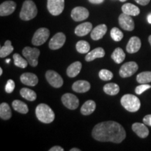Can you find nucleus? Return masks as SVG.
I'll return each mask as SVG.
<instances>
[{
  "instance_id": "c85d7f7f",
  "label": "nucleus",
  "mask_w": 151,
  "mask_h": 151,
  "mask_svg": "<svg viewBox=\"0 0 151 151\" xmlns=\"http://www.w3.org/2000/svg\"><path fill=\"white\" fill-rule=\"evenodd\" d=\"M20 95L27 101H33L37 99V93L34 90L27 88H23L20 91Z\"/></svg>"
},
{
  "instance_id": "b1692460",
  "label": "nucleus",
  "mask_w": 151,
  "mask_h": 151,
  "mask_svg": "<svg viewBox=\"0 0 151 151\" xmlns=\"http://www.w3.org/2000/svg\"><path fill=\"white\" fill-rule=\"evenodd\" d=\"M96 103L93 100H88L81 109V113L84 116H89L95 111Z\"/></svg>"
},
{
  "instance_id": "cd10ccee",
  "label": "nucleus",
  "mask_w": 151,
  "mask_h": 151,
  "mask_svg": "<svg viewBox=\"0 0 151 151\" xmlns=\"http://www.w3.org/2000/svg\"><path fill=\"white\" fill-rule=\"evenodd\" d=\"M111 58L117 64H120L125 59V53L122 48H117L111 54Z\"/></svg>"
},
{
  "instance_id": "79ce46f5",
  "label": "nucleus",
  "mask_w": 151,
  "mask_h": 151,
  "mask_svg": "<svg viewBox=\"0 0 151 151\" xmlns=\"http://www.w3.org/2000/svg\"><path fill=\"white\" fill-rule=\"evenodd\" d=\"M147 20H148V22L149 23L151 24V13L148 15V17H147Z\"/></svg>"
},
{
  "instance_id": "7c9ffc66",
  "label": "nucleus",
  "mask_w": 151,
  "mask_h": 151,
  "mask_svg": "<svg viewBox=\"0 0 151 151\" xmlns=\"http://www.w3.org/2000/svg\"><path fill=\"white\" fill-rule=\"evenodd\" d=\"M137 81L140 84H147L151 82V71H143L137 76Z\"/></svg>"
},
{
  "instance_id": "4c0bfd02",
  "label": "nucleus",
  "mask_w": 151,
  "mask_h": 151,
  "mask_svg": "<svg viewBox=\"0 0 151 151\" xmlns=\"http://www.w3.org/2000/svg\"><path fill=\"white\" fill-rule=\"evenodd\" d=\"M143 123L151 127V114L146 115L143 119Z\"/></svg>"
},
{
  "instance_id": "a878e982",
  "label": "nucleus",
  "mask_w": 151,
  "mask_h": 151,
  "mask_svg": "<svg viewBox=\"0 0 151 151\" xmlns=\"http://www.w3.org/2000/svg\"><path fill=\"white\" fill-rule=\"evenodd\" d=\"M12 106L15 111L22 114H26L29 111L27 105L20 100H14L12 102Z\"/></svg>"
},
{
  "instance_id": "ea45409f",
  "label": "nucleus",
  "mask_w": 151,
  "mask_h": 151,
  "mask_svg": "<svg viewBox=\"0 0 151 151\" xmlns=\"http://www.w3.org/2000/svg\"><path fill=\"white\" fill-rule=\"evenodd\" d=\"M49 151H64V148H62V147L59 146H55L49 149Z\"/></svg>"
},
{
  "instance_id": "9d476101",
  "label": "nucleus",
  "mask_w": 151,
  "mask_h": 151,
  "mask_svg": "<svg viewBox=\"0 0 151 151\" xmlns=\"http://www.w3.org/2000/svg\"><path fill=\"white\" fill-rule=\"evenodd\" d=\"M62 102L65 107L70 110H75L79 106V99L71 93H66L62 97Z\"/></svg>"
},
{
  "instance_id": "a18cd8bd",
  "label": "nucleus",
  "mask_w": 151,
  "mask_h": 151,
  "mask_svg": "<svg viewBox=\"0 0 151 151\" xmlns=\"http://www.w3.org/2000/svg\"><path fill=\"white\" fill-rule=\"evenodd\" d=\"M3 73V70H2V68H0V76L2 75Z\"/></svg>"
},
{
  "instance_id": "4468645a",
  "label": "nucleus",
  "mask_w": 151,
  "mask_h": 151,
  "mask_svg": "<svg viewBox=\"0 0 151 151\" xmlns=\"http://www.w3.org/2000/svg\"><path fill=\"white\" fill-rule=\"evenodd\" d=\"M16 8V4L14 1H6L0 5V16H9L14 12Z\"/></svg>"
},
{
  "instance_id": "58836bf2",
  "label": "nucleus",
  "mask_w": 151,
  "mask_h": 151,
  "mask_svg": "<svg viewBox=\"0 0 151 151\" xmlns=\"http://www.w3.org/2000/svg\"><path fill=\"white\" fill-rule=\"evenodd\" d=\"M150 1V0H135L136 2L142 6H146L147 4H148Z\"/></svg>"
},
{
  "instance_id": "aec40b11",
  "label": "nucleus",
  "mask_w": 151,
  "mask_h": 151,
  "mask_svg": "<svg viewBox=\"0 0 151 151\" xmlns=\"http://www.w3.org/2000/svg\"><path fill=\"white\" fill-rule=\"evenodd\" d=\"M92 30V24L91 22H86L78 24L75 29V34L78 37H84L90 33Z\"/></svg>"
},
{
  "instance_id": "bb28decb",
  "label": "nucleus",
  "mask_w": 151,
  "mask_h": 151,
  "mask_svg": "<svg viewBox=\"0 0 151 151\" xmlns=\"http://www.w3.org/2000/svg\"><path fill=\"white\" fill-rule=\"evenodd\" d=\"M103 90L106 94L113 96L116 95V94L119 93V92H120V87H119L118 84L110 83L106 84L104 86Z\"/></svg>"
},
{
  "instance_id": "f3484780",
  "label": "nucleus",
  "mask_w": 151,
  "mask_h": 151,
  "mask_svg": "<svg viewBox=\"0 0 151 151\" xmlns=\"http://www.w3.org/2000/svg\"><path fill=\"white\" fill-rule=\"evenodd\" d=\"M132 128L136 134L142 139H145L149 135V130L146 126V124L135 122L132 124Z\"/></svg>"
},
{
  "instance_id": "7ed1b4c3",
  "label": "nucleus",
  "mask_w": 151,
  "mask_h": 151,
  "mask_svg": "<svg viewBox=\"0 0 151 151\" xmlns=\"http://www.w3.org/2000/svg\"><path fill=\"white\" fill-rule=\"evenodd\" d=\"M120 103L126 110L132 113L137 112L141 107V101L139 98L131 94H127L122 96Z\"/></svg>"
},
{
  "instance_id": "f704fd0d",
  "label": "nucleus",
  "mask_w": 151,
  "mask_h": 151,
  "mask_svg": "<svg viewBox=\"0 0 151 151\" xmlns=\"http://www.w3.org/2000/svg\"><path fill=\"white\" fill-rule=\"evenodd\" d=\"M99 76L102 81H107L113 78V74L111 71L108 70V69H101L99 72Z\"/></svg>"
},
{
  "instance_id": "412c9836",
  "label": "nucleus",
  "mask_w": 151,
  "mask_h": 151,
  "mask_svg": "<svg viewBox=\"0 0 151 151\" xmlns=\"http://www.w3.org/2000/svg\"><path fill=\"white\" fill-rule=\"evenodd\" d=\"M105 56V50L101 47L94 49L93 50L88 52L86 56V61L91 62L97 58H101Z\"/></svg>"
},
{
  "instance_id": "39448f33",
  "label": "nucleus",
  "mask_w": 151,
  "mask_h": 151,
  "mask_svg": "<svg viewBox=\"0 0 151 151\" xmlns=\"http://www.w3.org/2000/svg\"><path fill=\"white\" fill-rule=\"evenodd\" d=\"M22 55L27 60L31 67H35L38 65V58L40 55V50L37 48L27 46L22 50Z\"/></svg>"
},
{
  "instance_id": "dca6fc26",
  "label": "nucleus",
  "mask_w": 151,
  "mask_h": 151,
  "mask_svg": "<svg viewBox=\"0 0 151 151\" xmlns=\"http://www.w3.org/2000/svg\"><path fill=\"white\" fill-rule=\"evenodd\" d=\"M20 81L22 83L28 86H37L39 79L37 76L32 73H24L20 76Z\"/></svg>"
},
{
  "instance_id": "a211bd4d",
  "label": "nucleus",
  "mask_w": 151,
  "mask_h": 151,
  "mask_svg": "<svg viewBox=\"0 0 151 151\" xmlns=\"http://www.w3.org/2000/svg\"><path fill=\"white\" fill-rule=\"evenodd\" d=\"M107 32V26L104 24H99L94 28L91 31L90 37L94 41H98L102 39Z\"/></svg>"
},
{
  "instance_id": "c03bdc74",
  "label": "nucleus",
  "mask_w": 151,
  "mask_h": 151,
  "mask_svg": "<svg viewBox=\"0 0 151 151\" xmlns=\"http://www.w3.org/2000/svg\"><path fill=\"white\" fill-rule=\"evenodd\" d=\"M148 41H149V43H150V46H151V35L149 36V37H148Z\"/></svg>"
},
{
  "instance_id": "2eb2a0df",
  "label": "nucleus",
  "mask_w": 151,
  "mask_h": 151,
  "mask_svg": "<svg viewBox=\"0 0 151 151\" xmlns=\"http://www.w3.org/2000/svg\"><path fill=\"white\" fill-rule=\"evenodd\" d=\"M141 46V39L137 37H132L128 41V43L126 46V50L128 53H136L140 50Z\"/></svg>"
},
{
  "instance_id": "f257e3e1",
  "label": "nucleus",
  "mask_w": 151,
  "mask_h": 151,
  "mask_svg": "<svg viewBox=\"0 0 151 151\" xmlns=\"http://www.w3.org/2000/svg\"><path fill=\"white\" fill-rule=\"evenodd\" d=\"M92 136L98 141L120 143L125 139L126 132L118 122L109 120L96 124Z\"/></svg>"
},
{
  "instance_id": "6e6552de",
  "label": "nucleus",
  "mask_w": 151,
  "mask_h": 151,
  "mask_svg": "<svg viewBox=\"0 0 151 151\" xmlns=\"http://www.w3.org/2000/svg\"><path fill=\"white\" fill-rule=\"evenodd\" d=\"M139 66L135 62H128L122 65L119 70V74L122 78H127L132 76L137 72Z\"/></svg>"
},
{
  "instance_id": "0eeeda50",
  "label": "nucleus",
  "mask_w": 151,
  "mask_h": 151,
  "mask_svg": "<svg viewBox=\"0 0 151 151\" xmlns=\"http://www.w3.org/2000/svg\"><path fill=\"white\" fill-rule=\"evenodd\" d=\"M47 8L52 16H59L65 9V0H48Z\"/></svg>"
},
{
  "instance_id": "473e14b6",
  "label": "nucleus",
  "mask_w": 151,
  "mask_h": 151,
  "mask_svg": "<svg viewBox=\"0 0 151 151\" xmlns=\"http://www.w3.org/2000/svg\"><path fill=\"white\" fill-rule=\"evenodd\" d=\"M13 58H14V65L16 67L22 68V69H25L28 65V62L26 59H24L22 56H20L18 53H15L13 55Z\"/></svg>"
},
{
  "instance_id": "a19ab883",
  "label": "nucleus",
  "mask_w": 151,
  "mask_h": 151,
  "mask_svg": "<svg viewBox=\"0 0 151 151\" xmlns=\"http://www.w3.org/2000/svg\"><path fill=\"white\" fill-rule=\"evenodd\" d=\"M89 1L94 4H99L103 3L104 0H89Z\"/></svg>"
},
{
  "instance_id": "f03ea898",
  "label": "nucleus",
  "mask_w": 151,
  "mask_h": 151,
  "mask_svg": "<svg viewBox=\"0 0 151 151\" xmlns=\"http://www.w3.org/2000/svg\"><path fill=\"white\" fill-rule=\"evenodd\" d=\"M35 112L38 120L43 123H51L55 120V113L46 104H40L38 105Z\"/></svg>"
},
{
  "instance_id": "423d86ee",
  "label": "nucleus",
  "mask_w": 151,
  "mask_h": 151,
  "mask_svg": "<svg viewBox=\"0 0 151 151\" xmlns=\"http://www.w3.org/2000/svg\"><path fill=\"white\" fill-rule=\"evenodd\" d=\"M49 36H50V31L48 29L45 27L39 28L35 32L32 39V43L36 46H41L46 42Z\"/></svg>"
},
{
  "instance_id": "c9c22d12",
  "label": "nucleus",
  "mask_w": 151,
  "mask_h": 151,
  "mask_svg": "<svg viewBox=\"0 0 151 151\" xmlns=\"http://www.w3.org/2000/svg\"><path fill=\"white\" fill-rule=\"evenodd\" d=\"M150 88H151V86L148 85V83L141 84L135 88V92L137 94H141L143 92H144L147 90L150 89Z\"/></svg>"
},
{
  "instance_id": "ddd939ff",
  "label": "nucleus",
  "mask_w": 151,
  "mask_h": 151,
  "mask_svg": "<svg viewBox=\"0 0 151 151\" xmlns=\"http://www.w3.org/2000/svg\"><path fill=\"white\" fill-rule=\"evenodd\" d=\"M66 41V36L64 33L58 32L55 34L50 40L49 48L51 50H58L64 46Z\"/></svg>"
},
{
  "instance_id": "e433bc0d",
  "label": "nucleus",
  "mask_w": 151,
  "mask_h": 151,
  "mask_svg": "<svg viewBox=\"0 0 151 151\" xmlns=\"http://www.w3.org/2000/svg\"><path fill=\"white\" fill-rule=\"evenodd\" d=\"M15 89V83L14 81L12 80V79H9V80L7 81L6 85L5 87V91L7 93H11L13 92Z\"/></svg>"
},
{
  "instance_id": "f8f14e48",
  "label": "nucleus",
  "mask_w": 151,
  "mask_h": 151,
  "mask_svg": "<svg viewBox=\"0 0 151 151\" xmlns=\"http://www.w3.org/2000/svg\"><path fill=\"white\" fill-rule=\"evenodd\" d=\"M71 18L76 22H80L86 20L89 16V11L83 6H77L72 9L71 14Z\"/></svg>"
},
{
  "instance_id": "37998d69",
  "label": "nucleus",
  "mask_w": 151,
  "mask_h": 151,
  "mask_svg": "<svg viewBox=\"0 0 151 151\" xmlns=\"http://www.w3.org/2000/svg\"><path fill=\"white\" fill-rule=\"evenodd\" d=\"M70 151H81V150H80V149H78V148H71Z\"/></svg>"
},
{
  "instance_id": "c756f323",
  "label": "nucleus",
  "mask_w": 151,
  "mask_h": 151,
  "mask_svg": "<svg viewBox=\"0 0 151 151\" xmlns=\"http://www.w3.org/2000/svg\"><path fill=\"white\" fill-rule=\"evenodd\" d=\"M14 48L11 44V41L7 40L5 42L4 46H1V48H0V58H6L14 51Z\"/></svg>"
},
{
  "instance_id": "20e7f679",
  "label": "nucleus",
  "mask_w": 151,
  "mask_h": 151,
  "mask_svg": "<svg viewBox=\"0 0 151 151\" xmlns=\"http://www.w3.org/2000/svg\"><path fill=\"white\" fill-rule=\"evenodd\" d=\"M37 6L32 0H26L22 4L21 11L20 13V18L22 20H32L35 18L37 15Z\"/></svg>"
},
{
  "instance_id": "2f4dec72",
  "label": "nucleus",
  "mask_w": 151,
  "mask_h": 151,
  "mask_svg": "<svg viewBox=\"0 0 151 151\" xmlns=\"http://www.w3.org/2000/svg\"><path fill=\"white\" fill-rule=\"evenodd\" d=\"M76 48L79 53L85 54L90 52V46L89 43L87 42L86 41L81 40L77 42L76 45Z\"/></svg>"
},
{
  "instance_id": "393cba45",
  "label": "nucleus",
  "mask_w": 151,
  "mask_h": 151,
  "mask_svg": "<svg viewBox=\"0 0 151 151\" xmlns=\"http://www.w3.org/2000/svg\"><path fill=\"white\" fill-rule=\"evenodd\" d=\"M12 116V112L9 105L7 103L3 102L0 104V118L2 120H7Z\"/></svg>"
},
{
  "instance_id": "de8ad7c7",
  "label": "nucleus",
  "mask_w": 151,
  "mask_h": 151,
  "mask_svg": "<svg viewBox=\"0 0 151 151\" xmlns=\"http://www.w3.org/2000/svg\"><path fill=\"white\" fill-rule=\"evenodd\" d=\"M10 62V60H6L7 63H8V62Z\"/></svg>"
},
{
  "instance_id": "9b49d317",
  "label": "nucleus",
  "mask_w": 151,
  "mask_h": 151,
  "mask_svg": "<svg viewBox=\"0 0 151 151\" xmlns=\"http://www.w3.org/2000/svg\"><path fill=\"white\" fill-rule=\"evenodd\" d=\"M118 22L120 27L126 31H132L134 29V22L131 16L122 13L119 16Z\"/></svg>"
},
{
  "instance_id": "49530a36",
  "label": "nucleus",
  "mask_w": 151,
  "mask_h": 151,
  "mask_svg": "<svg viewBox=\"0 0 151 151\" xmlns=\"http://www.w3.org/2000/svg\"><path fill=\"white\" fill-rule=\"evenodd\" d=\"M120 1H122V2H124V1H127V0H120Z\"/></svg>"
},
{
  "instance_id": "72a5a7b5",
  "label": "nucleus",
  "mask_w": 151,
  "mask_h": 151,
  "mask_svg": "<svg viewBox=\"0 0 151 151\" xmlns=\"http://www.w3.org/2000/svg\"><path fill=\"white\" fill-rule=\"evenodd\" d=\"M111 37L113 39V40L116 41V42H118V41H120L122 40L124 35L123 33L118 28L113 27L111 30Z\"/></svg>"
},
{
  "instance_id": "5701e85b",
  "label": "nucleus",
  "mask_w": 151,
  "mask_h": 151,
  "mask_svg": "<svg viewBox=\"0 0 151 151\" xmlns=\"http://www.w3.org/2000/svg\"><path fill=\"white\" fill-rule=\"evenodd\" d=\"M122 11L124 14L131 16H137L140 14V9L139 7L130 3L124 4L122 6Z\"/></svg>"
},
{
  "instance_id": "6ab92c4d",
  "label": "nucleus",
  "mask_w": 151,
  "mask_h": 151,
  "mask_svg": "<svg viewBox=\"0 0 151 151\" xmlns=\"http://www.w3.org/2000/svg\"><path fill=\"white\" fill-rule=\"evenodd\" d=\"M90 83L87 81H77L72 85V90L78 93H84L89 91Z\"/></svg>"
},
{
  "instance_id": "1a4fd4ad",
  "label": "nucleus",
  "mask_w": 151,
  "mask_h": 151,
  "mask_svg": "<svg viewBox=\"0 0 151 151\" xmlns=\"http://www.w3.org/2000/svg\"><path fill=\"white\" fill-rule=\"evenodd\" d=\"M46 78L48 83L53 88H61L63 85V78L59 73L53 70H48L46 71Z\"/></svg>"
},
{
  "instance_id": "4be33fe9",
  "label": "nucleus",
  "mask_w": 151,
  "mask_h": 151,
  "mask_svg": "<svg viewBox=\"0 0 151 151\" xmlns=\"http://www.w3.org/2000/svg\"><path fill=\"white\" fill-rule=\"evenodd\" d=\"M82 69V64L81 62H75L71 64L67 69V74L70 78H74L78 75Z\"/></svg>"
}]
</instances>
